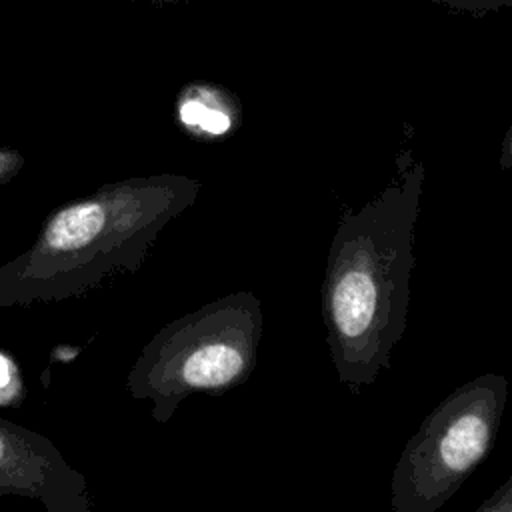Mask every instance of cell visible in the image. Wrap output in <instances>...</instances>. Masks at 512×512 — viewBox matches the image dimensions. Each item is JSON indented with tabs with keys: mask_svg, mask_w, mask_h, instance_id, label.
Here are the masks:
<instances>
[{
	"mask_svg": "<svg viewBox=\"0 0 512 512\" xmlns=\"http://www.w3.org/2000/svg\"><path fill=\"white\" fill-rule=\"evenodd\" d=\"M506 400V376L488 372L434 406L392 470V512H438L492 452Z\"/></svg>",
	"mask_w": 512,
	"mask_h": 512,
	"instance_id": "cell-2",
	"label": "cell"
},
{
	"mask_svg": "<svg viewBox=\"0 0 512 512\" xmlns=\"http://www.w3.org/2000/svg\"><path fill=\"white\" fill-rule=\"evenodd\" d=\"M16 368L12 362L0 354V404H8L16 394Z\"/></svg>",
	"mask_w": 512,
	"mask_h": 512,
	"instance_id": "cell-7",
	"label": "cell"
},
{
	"mask_svg": "<svg viewBox=\"0 0 512 512\" xmlns=\"http://www.w3.org/2000/svg\"><path fill=\"white\" fill-rule=\"evenodd\" d=\"M500 166L504 170H512V94H510V124L504 132L500 146Z\"/></svg>",
	"mask_w": 512,
	"mask_h": 512,
	"instance_id": "cell-8",
	"label": "cell"
},
{
	"mask_svg": "<svg viewBox=\"0 0 512 512\" xmlns=\"http://www.w3.org/2000/svg\"><path fill=\"white\" fill-rule=\"evenodd\" d=\"M426 164L412 146L396 156L392 180L362 208H344L332 236L322 282L328 356L350 394L392 368L408 328L414 234Z\"/></svg>",
	"mask_w": 512,
	"mask_h": 512,
	"instance_id": "cell-1",
	"label": "cell"
},
{
	"mask_svg": "<svg viewBox=\"0 0 512 512\" xmlns=\"http://www.w3.org/2000/svg\"><path fill=\"white\" fill-rule=\"evenodd\" d=\"M180 124L204 138H218L234 126L232 100L210 84H192L178 98Z\"/></svg>",
	"mask_w": 512,
	"mask_h": 512,
	"instance_id": "cell-3",
	"label": "cell"
},
{
	"mask_svg": "<svg viewBox=\"0 0 512 512\" xmlns=\"http://www.w3.org/2000/svg\"><path fill=\"white\" fill-rule=\"evenodd\" d=\"M2 454H4V444H2V438H0V460H2Z\"/></svg>",
	"mask_w": 512,
	"mask_h": 512,
	"instance_id": "cell-9",
	"label": "cell"
},
{
	"mask_svg": "<svg viewBox=\"0 0 512 512\" xmlns=\"http://www.w3.org/2000/svg\"><path fill=\"white\" fill-rule=\"evenodd\" d=\"M474 512H512V474Z\"/></svg>",
	"mask_w": 512,
	"mask_h": 512,
	"instance_id": "cell-6",
	"label": "cell"
},
{
	"mask_svg": "<svg viewBox=\"0 0 512 512\" xmlns=\"http://www.w3.org/2000/svg\"><path fill=\"white\" fill-rule=\"evenodd\" d=\"M106 224L100 200H84L62 208L46 226L44 242L52 250H76L90 244Z\"/></svg>",
	"mask_w": 512,
	"mask_h": 512,
	"instance_id": "cell-4",
	"label": "cell"
},
{
	"mask_svg": "<svg viewBox=\"0 0 512 512\" xmlns=\"http://www.w3.org/2000/svg\"><path fill=\"white\" fill-rule=\"evenodd\" d=\"M4 158H6V154H4V152H0V162H2Z\"/></svg>",
	"mask_w": 512,
	"mask_h": 512,
	"instance_id": "cell-10",
	"label": "cell"
},
{
	"mask_svg": "<svg viewBox=\"0 0 512 512\" xmlns=\"http://www.w3.org/2000/svg\"><path fill=\"white\" fill-rule=\"evenodd\" d=\"M434 4H440L452 12L470 14V16H486L498 10H512V0H430Z\"/></svg>",
	"mask_w": 512,
	"mask_h": 512,
	"instance_id": "cell-5",
	"label": "cell"
}]
</instances>
